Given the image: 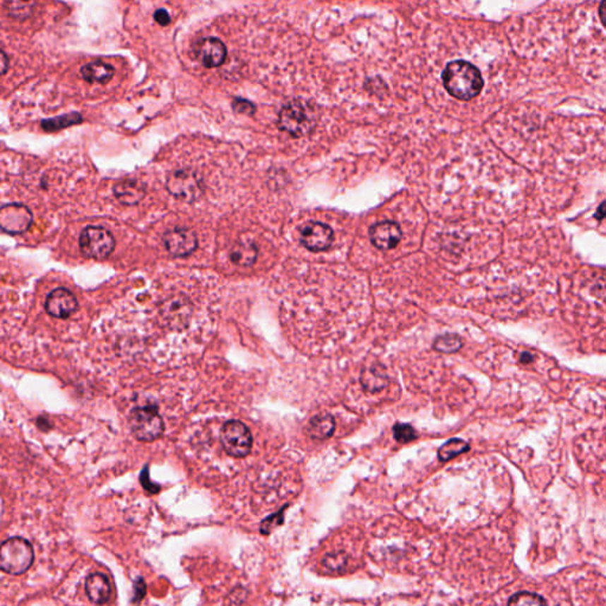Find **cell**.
Segmentation results:
<instances>
[{"label":"cell","mask_w":606,"mask_h":606,"mask_svg":"<svg viewBox=\"0 0 606 606\" xmlns=\"http://www.w3.org/2000/svg\"><path fill=\"white\" fill-rule=\"evenodd\" d=\"M442 78L446 92L462 101L474 99L483 88L480 70L465 61L450 62L443 71Z\"/></svg>","instance_id":"obj_1"},{"label":"cell","mask_w":606,"mask_h":606,"mask_svg":"<svg viewBox=\"0 0 606 606\" xmlns=\"http://www.w3.org/2000/svg\"><path fill=\"white\" fill-rule=\"evenodd\" d=\"M316 126V113L304 100H292L282 107L278 114V127L294 138L307 136Z\"/></svg>","instance_id":"obj_2"},{"label":"cell","mask_w":606,"mask_h":606,"mask_svg":"<svg viewBox=\"0 0 606 606\" xmlns=\"http://www.w3.org/2000/svg\"><path fill=\"white\" fill-rule=\"evenodd\" d=\"M35 549L24 537H12L0 546V569L4 574L20 576L31 569Z\"/></svg>","instance_id":"obj_3"},{"label":"cell","mask_w":606,"mask_h":606,"mask_svg":"<svg viewBox=\"0 0 606 606\" xmlns=\"http://www.w3.org/2000/svg\"><path fill=\"white\" fill-rule=\"evenodd\" d=\"M133 436L139 442L152 443L164 435L165 423L155 405L138 406L128 417Z\"/></svg>","instance_id":"obj_4"},{"label":"cell","mask_w":606,"mask_h":606,"mask_svg":"<svg viewBox=\"0 0 606 606\" xmlns=\"http://www.w3.org/2000/svg\"><path fill=\"white\" fill-rule=\"evenodd\" d=\"M166 190L178 201L192 204L204 194V183L194 170L179 168L168 174Z\"/></svg>","instance_id":"obj_5"},{"label":"cell","mask_w":606,"mask_h":606,"mask_svg":"<svg viewBox=\"0 0 606 606\" xmlns=\"http://www.w3.org/2000/svg\"><path fill=\"white\" fill-rule=\"evenodd\" d=\"M220 443L229 456L243 458L251 453V431L239 420H229L220 429Z\"/></svg>","instance_id":"obj_6"},{"label":"cell","mask_w":606,"mask_h":606,"mask_svg":"<svg viewBox=\"0 0 606 606\" xmlns=\"http://www.w3.org/2000/svg\"><path fill=\"white\" fill-rule=\"evenodd\" d=\"M81 251L89 259L102 261L113 254L117 242L113 234L102 227H87L78 239Z\"/></svg>","instance_id":"obj_7"},{"label":"cell","mask_w":606,"mask_h":606,"mask_svg":"<svg viewBox=\"0 0 606 606\" xmlns=\"http://www.w3.org/2000/svg\"><path fill=\"white\" fill-rule=\"evenodd\" d=\"M194 311V303L184 294L168 296L159 304L161 322L170 328L180 329L186 327Z\"/></svg>","instance_id":"obj_8"},{"label":"cell","mask_w":606,"mask_h":606,"mask_svg":"<svg viewBox=\"0 0 606 606\" xmlns=\"http://www.w3.org/2000/svg\"><path fill=\"white\" fill-rule=\"evenodd\" d=\"M33 223V215L26 205L11 203L0 208V227L5 234H24L29 231Z\"/></svg>","instance_id":"obj_9"},{"label":"cell","mask_w":606,"mask_h":606,"mask_svg":"<svg viewBox=\"0 0 606 606\" xmlns=\"http://www.w3.org/2000/svg\"><path fill=\"white\" fill-rule=\"evenodd\" d=\"M162 244L170 255L184 259L197 250V234L186 227H174L162 234Z\"/></svg>","instance_id":"obj_10"},{"label":"cell","mask_w":606,"mask_h":606,"mask_svg":"<svg viewBox=\"0 0 606 606\" xmlns=\"http://www.w3.org/2000/svg\"><path fill=\"white\" fill-rule=\"evenodd\" d=\"M299 241L309 251H325L333 244L334 232L326 224L309 222L301 229Z\"/></svg>","instance_id":"obj_11"},{"label":"cell","mask_w":606,"mask_h":606,"mask_svg":"<svg viewBox=\"0 0 606 606\" xmlns=\"http://www.w3.org/2000/svg\"><path fill=\"white\" fill-rule=\"evenodd\" d=\"M44 308L52 318L68 319L77 311L78 301L69 289L59 287L49 292Z\"/></svg>","instance_id":"obj_12"},{"label":"cell","mask_w":606,"mask_h":606,"mask_svg":"<svg viewBox=\"0 0 606 606\" xmlns=\"http://www.w3.org/2000/svg\"><path fill=\"white\" fill-rule=\"evenodd\" d=\"M196 55L203 66L206 68H217L227 59V47L222 40L215 37H208L201 40L196 48Z\"/></svg>","instance_id":"obj_13"},{"label":"cell","mask_w":606,"mask_h":606,"mask_svg":"<svg viewBox=\"0 0 606 606\" xmlns=\"http://www.w3.org/2000/svg\"><path fill=\"white\" fill-rule=\"evenodd\" d=\"M369 238L376 248L387 251L399 244L402 239V230L395 222H381L371 227Z\"/></svg>","instance_id":"obj_14"},{"label":"cell","mask_w":606,"mask_h":606,"mask_svg":"<svg viewBox=\"0 0 606 606\" xmlns=\"http://www.w3.org/2000/svg\"><path fill=\"white\" fill-rule=\"evenodd\" d=\"M84 588L89 600L96 605H103L109 602L112 597V585L108 578L105 574H89L85 578Z\"/></svg>","instance_id":"obj_15"},{"label":"cell","mask_w":606,"mask_h":606,"mask_svg":"<svg viewBox=\"0 0 606 606\" xmlns=\"http://www.w3.org/2000/svg\"><path fill=\"white\" fill-rule=\"evenodd\" d=\"M114 197L121 204L133 206L139 204L146 196V187L136 179L120 180L113 187Z\"/></svg>","instance_id":"obj_16"},{"label":"cell","mask_w":606,"mask_h":606,"mask_svg":"<svg viewBox=\"0 0 606 606\" xmlns=\"http://www.w3.org/2000/svg\"><path fill=\"white\" fill-rule=\"evenodd\" d=\"M229 256H230L231 262L238 267H251L256 263L259 257V248L256 246L254 242H236L234 246L231 248Z\"/></svg>","instance_id":"obj_17"},{"label":"cell","mask_w":606,"mask_h":606,"mask_svg":"<svg viewBox=\"0 0 606 606\" xmlns=\"http://www.w3.org/2000/svg\"><path fill=\"white\" fill-rule=\"evenodd\" d=\"M114 73L113 66L103 61H94L81 69V75L89 83L107 84L113 78Z\"/></svg>","instance_id":"obj_18"},{"label":"cell","mask_w":606,"mask_h":606,"mask_svg":"<svg viewBox=\"0 0 606 606\" xmlns=\"http://www.w3.org/2000/svg\"><path fill=\"white\" fill-rule=\"evenodd\" d=\"M335 430V420L331 415H319L309 420L307 425L308 435L314 439H326L331 437Z\"/></svg>","instance_id":"obj_19"},{"label":"cell","mask_w":606,"mask_h":606,"mask_svg":"<svg viewBox=\"0 0 606 606\" xmlns=\"http://www.w3.org/2000/svg\"><path fill=\"white\" fill-rule=\"evenodd\" d=\"M362 385L366 391L371 393L383 391L384 388L388 385V376L384 372L383 369L372 367L362 372Z\"/></svg>","instance_id":"obj_20"},{"label":"cell","mask_w":606,"mask_h":606,"mask_svg":"<svg viewBox=\"0 0 606 606\" xmlns=\"http://www.w3.org/2000/svg\"><path fill=\"white\" fill-rule=\"evenodd\" d=\"M82 122H83V117L80 113H69L61 115V117L45 119L40 122V126L45 132L52 133L62 131L64 128L71 127V126L80 124Z\"/></svg>","instance_id":"obj_21"},{"label":"cell","mask_w":606,"mask_h":606,"mask_svg":"<svg viewBox=\"0 0 606 606\" xmlns=\"http://www.w3.org/2000/svg\"><path fill=\"white\" fill-rule=\"evenodd\" d=\"M469 446L460 439H453L444 443L439 449V458L442 462H448L453 457L458 456L461 453H467Z\"/></svg>","instance_id":"obj_22"},{"label":"cell","mask_w":606,"mask_h":606,"mask_svg":"<svg viewBox=\"0 0 606 606\" xmlns=\"http://www.w3.org/2000/svg\"><path fill=\"white\" fill-rule=\"evenodd\" d=\"M463 346V341L456 334H446L435 340L434 348L441 353H456Z\"/></svg>","instance_id":"obj_23"},{"label":"cell","mask_w":606,"mask_h":606,"mask_svg":"<svg viewBox=\"0 0 606 606\" xmlns=\"http://www.w3.org/2000/svg\"><path fill=\"white\" fill-rule=\"evenodd\" d=\"M508 605H546L547 600L542 595L530 591H521L508 599Z\"/></svg>","instance_id":"obj_24"},{"label":"cell","mask_w":606,"mask_h":606,"mask_svg":"<svg viewBox=\"0 0 606 606\" xmlns=\"http://www.w3.org/2000/svg\"><path fill=\"white\" fill-rule=\"evenodd\" d=\"M35 0H6V8L10 15L16 18H25L32 11Z\"/></svg>","instance_id":"obj_25"},{"label":"cell","mask_w":606,"mask_h":606,"mask_svg":"<svg viewBox=\"0 0 606 606\" xmlns=\"http://www.w3.org/2000/svg\"><path fill=\"white\" fill-rule=\"evenodd\" d=\"M395 439L402 444L412 442L417 439V432L409 424H396L393 427Z\"/></svg>","instance_id":"obj_26"},{"label":"cell","mask_w":606,"mask_h":606,"mask_svg":"<svg viewBox=\"0 0 606 606\" xmlns=\"http://www.w3.org/2000/svg\"><path fill=\"white\" fill-rule=\"evenodd\" d=\"M322 564H323V566H325L326 569L334 571V572H338V571H341L343 567L346 566V564H347V557L343 554V553H333V554L327 555V557L323 559Z\"/></svg>","instance_id":"obj_27"},{"label":"cell","mask_w":606,"mask_h":606,"mask_svg":"<svg viewBox=\"0 0 606 606\" xmlns=\"http://www.w3.org/2000/svg\"><path fill=\"white\" fill-rule=\"evenodd\" d=\"M282 521H283V511H280L278 514L271 515L269 518H266L262 525H261V533H271V530L281 525Z\"/></svg>","instance_id":"obj_28"},{"label":"cell","mask_w":606,"mask_h":606,"mask_svg":"<svg viewBox=\"0 0 606 606\" xmlns=\"http://www.w3.org/2000/svg\"><path fill=\"white\" fill-rule=\"evenodd\" d=\"M232 108L236 113L245 114V115H252L256 112L255 105L244 99H234Z\"/></svg>","instance_id":"obj_29"},{"label":"cell","mask_w":606,"mask_h":606,"mask_svg":"<svg viewBox=\"0 0 606 606\" xmlns=\"http://www.w3.org/2000/svg\"><path fill=\"white\" fill-rule=\"evenodd\" d=\"M148 469H150V467L146 465L145 469L141 471V475H140V483H141V486L143 487V489L148 492V493L157 494L158 492L160 490V486H158V485H155V483L150 481Z\"/></svg>","instance_id":"obj_30"},{"label":"cell","mask_w":606,"mask_h":606,"mask_svg":"<svg viewBox=\"0 0 606 606\" xmlns=\"http://www.w3.org/2000/svg\"><path fill=\"white\" fill-rule=\"evenodd\" d=\"M147 588L143 579H139L134 584V597H133V602H139L143 600V597L146 595Z\"/></svg>","instance_id":"obj_31"},{"label":"cell","mask_w":606,"mask_h":606,"mask_svg":"<svg viewBox=\"0 0 606 606\" xmlns=\"http://www.w3.org/2000/svg\"><path fill=\"white\" fill-rule=\"evenodd\" d=\"M154 19L161 26H167L171 23V16H170V13L165 8L157 10L155 13H154Z\"/></svg>","instance_id":"obj_32"},{"label":"cell","mask_w":606,"mask_h":606,"mask_svg":"<svg viewBox=\"0 0 606 606\" xmlns=\"http://www.w3.org/2000/svg\"><path fill=\"white\" fill-rule=\"evenodd\" d=\"M599 17H600L602 25L606 28V0H602V4L599 6Z\"/></svg>","instance_id":"obj_33"},{"label":"cell","mask_w":606,"mask_h":606,"mask_svg":"<svg viewBox=\"0 0 606 606\" xmlns=\"http://www.w3.org/2000/svg\"><path fill=\"white\" fill-rule=\"evenodd\" d=\"M534 362L533 355H530L528 352H523V355H520V362L528 365L530 362Z\"/></svg>","instance_id":"obj_34"},{"label":"cell","mask_w":606,"mask_h":606,"mask_svg":"<svg viewBox=\"0 0 606 606\" xmlns=\"http://www.w3.org/2000/svg\"><path fill=\"white\" fill-rule=\"evenodd\" d=\"M1 68H3L1 73L5 75L6 71H8V56H6L4 52H1Z\"/></svg>","instance_id":"obj_35"},{"label":"cell","mask_w":606,"mask_h":606,"mask_svg":"<svg viewBox=\"0 0 606 606\" xmlns=\"http://www.w3.org/2000/svg\"><path fill=\"white\" fill-rule=\"evenodd\" d=\"M605 411H606V409H605Z\"/></svg>","instance_id":"obj_36"}]
</instances>
